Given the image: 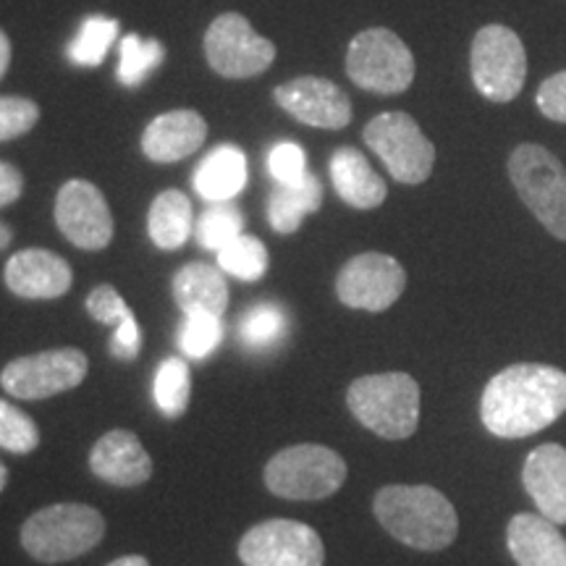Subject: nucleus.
<instances>
[{
  "mask_svg": "<svg viewBox=\"0 0 566 566\" xmlns=\"http://www.w3.org/2000/svg\"><path fill=\"white\" fill-rule=\"evenodd\" d=\"M344 480V457L317 443L289 446L265 467L268 491L289 501H323L334 495Z\"/></svg>",
  "mask_w": 566,
  "mask_h": 566,
  "instance_id": "423d86ee",
  "label": "nucleus"
},
{
  "mask_svg": "<svg viewBox=\"0 0 566 566\" xmlns=\"http://www.w3.org/2000/svg\"><path fill=\"white\" fill-rule=\"evenodd\" d=\"M244 229V216L229 202H212L197 221V242H200L205 250L221 252L226 244H231L233 239L242 237Z\"/></svg>",
  "mask_w": 566,
  "mask_h": 566,
  "instance_id": "7c9ffc66",
  "label": "nucleus"
},
{
  "mask_svg": "<svg viewBox=\"0 0 566 566\" xmlns=\"http://www.w3.org/2000/svg\"><path fill=\"white\" fill-rule=\"evenodd\" d=\"M87 354L66 346V349L38 352L13 359L0 373V386L13 399L42 401L51 399L55 394L82 386V380L87 378Z\"/></svg>",
  "mask_w": 566,
  "mask_h": 566,
  "instance_id": "9b49d317",
  "label": "nucleus"
},
{
  "mask_svg": "<svg viewBox=\"0 0 566 566\" xmlns=\"http://www.w3.org/2000/svg\"><path fill=\"white\" fill-rule=\"evenodd\" d=\"M147 231L155 247L174 252L187 244L192 233V202L179 189H166L155 197L147 212Z\"/></svg>",
  "mask_w": 566,
  "mask_h": 566,
  "instance_id": "393cba45",
  "label": "nucleus"
},
{
  "mask_svg": "<svg viewBox=\"0 0 566 566\" xmlns=\"http://www.w3.org/2000/svg\"><path fill=\"white\" fill-rule=\"evenodd\" d=\"M470 69L485 101L512 103L527 80V53L520 34L504 24L483 27L472 40Z\"/></svg>",
  "mask_w": 566,
  "mask_h": 566,
  "instance_id": "1a4fd4ad",
  "label": "nucleus"
},
{
  "mask_svg": "<svg viewBox=\"0 0 566 566\" xmlns=\"http://www.w3.org/2000/svg\"><path fill=\"white\" fill-rule=\"evenodd\" d=\"M223 321L221 315H187L181 331H179V346L187 357L205 359L218 349V344L223 342Z\"/></svg>",
  "mask_w": 566,
  "mask_h": 566,
  "instance_id": "2f4dec72",
  "label": "nucleus"
},
{
  "mask_svg": "<svg viewBox=\"0 0 566 566\" xmlns=\"http://www.w3.org/2000/svg\"><path fill=\"white\" fill-rule=\"evenodd\" d=\"M38 122L40 108L30 97H0V142L24 137Z\"/></svg>",
  "mask_w": 566,
  "mask_h": 566,
  "instance_id": "72a5a7b5",
  "label": "nucleus"
},
{
  "mask_svg": "<svg viewBox=\"0 0 566 566\" xmlns=\"http://www.w3.org/2000/svg\"><path fill=\"white\" fill-rule=\"evenodd\" d=\"M506 543L516 566H566V537L541 514L512 516Z\"/></svg>",
  "mask_w": 566,
  "mask_h": 566,
  "instance_id": "aec40b11",
  "label": "nucleus"
},
{
  "mask_svg": "<svg viewBox=\"0 0 566 566\" xmlns=\"http://www.w3.org/2000/svg\"><path fill=\"white\" fill-rule=\"evenodd\" d=\"M11 239H13V231L3 221H0V252L11 244Z\"/></svg>",
  "mask_w": 566,
  "mask_h": 566,
  "instance_id": "79ce46f5",
  "label": "nucleus"
},
{
  "mask_svg": "<svg viewBox=\"0 0 566 566\" xmlns=\"http://www.w3.org/2000/svg\"><path fill=\"white\" fill-rule=\"evenodd\" d=\"M71 265L61 254L38 250H21L6 263V286L21 300H59L71 289Z\"/></svg>",
  "mask_w": 566,
  "mask_h": 566,
  "instance_id": "dca6fc26",
  "label": "nucleus"
},
{
  "mask_svg": "<svg viewBox=\"0 0 566 566\" xmlns=\"http://www.w3.org/2000/svg\"><path fill=\"white\" fill-rule=\"evenodd\" d=\"M87 313L92 315V321L113 325V328H118V325L134 317L129 304L124 302V296L118 294L111 283L92 289V294L87 296Z\"/></svg>",
  "mask_w": 566,
  "mask_h": 566,
  "instance_id": "c9c22d12",
  "label": "nucleus"
},
{
  "mask_svg": "<svg viewBox=\"0 0 566 566\" xmlns=\"http://www.w3.org/2000/svg\"><path fill=\"white\" fill-rule=\"evenodd\" d=\"M247 187V155L237 145H221L205 155L195 171V189L208 202H229Z\"/></svg>",
  "mask_w": 566,
  "mask_h": 566,
  "instance_id": "5701e85b",
  "label": "nucleus"
},
{
  "mask_svg": "<svg viewBox=\"0 0 566 566\" xmlns=\"http://www.w3.org/2000/svg\"><path fill=\"white\" fill-rule=\"evenodd\" d=\"M55 223L80 250H105L113 239V216L105 195L92 181L71 179L55 197Z\"/></svg>",
  "mask_w": 566,
  "mask_h": 566,
  "instance_id": "4468645a",
  "label": "nucleus"
},
{
  "mask_svg": "<svg viewBox=\"0 0 566 566\" xmlns=\"http://www.w3.org/2000/svg\"><path fill=\"white\" fill-rule=\"evenodd\" d=\"M24 192V176L17 166L0 160V208L13 205Z\"/></svg>",
  "mask_w": 566,
  "mask_h": 566,
  "instance_id": "58836bf2",
  "label": "nucleus"
},
{
  "mask_svg": "<svg viewBox=\"0 0 566 566\" xmlns=\"http://www.w3.org/2000/svg\"><path fill=\"white\" fill-rule=\"evenodd\" d=\"M139 349H142V328L134 317L118 325V328H113V342H111L113 357L134 359L139 354Z\"/></svg>",
  "mask_w": 566,
  "mask_h": 566,
  "instance_id": "4c0bfd02",
  "label": "nucleus"
},
{
  "mask_svg": "<svg viewBox=\"0 0 566 566\" xmlns=\"http://www.w3.org/2000/svg\"><path fill=\"white\" fill-rule=\"evenodd\" d=\"M373 509L386 533L409 548L443 551L459 535L454 504L430 485H388Z\"/></svg>",
  "mask_w": 566,
  "mask_h": 566,
  "instance_id": "f03ea898",
  "label": "nucleus"
},
{
  "mask_svg": "<svg viewBox=\"0 0 566 566\" xmlns=\"http://www.w3.org/2000/svg\"><path fill=\"white\" fill-rule=\"evenodd\" d=\"M268 171L275 184H296L307 176V153L296 142H279L268 153Z\"/></svg>",
  "mask_w": 566,
  "mask_h": 566,
  "instance_id": "f704fd0d",
  "label": "nucleus"
},
{
  "mask_svg": "<svg viewBox=\"0 0 566 566\" xmlns=\"http://www.w3.org/2000/svg\"><path fill=\"white\" fill-rule=\"evenodd\" d=\"M90 467L97 478L111 485L134 488L153 475V459L132 430H111L92 446Z\"/></svg>",
  "mask_w": 566,
  "mask_h": 566,
  "instance_id": "6ab92c4d",
  "label": "nucleus"
},
{
  "mask_svg": "<svg viewBox=\"0 0 566 566\" xmlns=\"http://www.w3.org/2000/svg\"><path fill=\"white\" fill-rule=\"evenodd\" d=\"M155 405L168 420H179L187 412L189 396H192V378H189V365L181 357L163 359L158 373H155Z\"/></svg>",
  "mask_w": 566,
  "mask_h": 566,
  "instance_id": "bb28decb",
  "label": "nucleus"
},
{
  "mask_svg": "<svg viewBox=\"0 0 566 566\" xmlns=\"http://www.w3.org/2000/svg\"><path fill=\"white\" fill-rule=\"evenodd\" d=\"M108 566H150L145 556H122L116 558V562H111Z\"/></svg>",
  "mask_w": 566,
  "mask_h": 566,
  "instance_id": "a19ab883",
  "label": "nucleus"
},
{
  "mask_svg": "<svg viewBox=\"0 0 566 566\" xmlns=\"http://www.w3.org/2000/svg\"><path fill=\"white\" fill-rule=\"evenodd\" d=\"M118 38V21L111 17H87L71 40L69 59L74 66H101Z\"/></svg>",
  "mask_w": 566,
  "mask_h": 566,
  "instance_id": "cd10ccee",
  "label": "nucleus"
},
{
  "mask_svg": "<svg viewBox=\"0 0 566 566\" xmlns=\"http://www.w3.org/2000/svg\"><path fill=\"white\" fill-rule=\"evenodd\" d=\"M365 145L384 160L399 184L415 187L428 181L436 166V147L409 113L388 111L375 116L363 132Z\"/></svg>",
  "mask_w": 566,
  "mask_h": 566,
  "instance_id": "6e6552de",
  "label": "nucleus"
},
{
  "mask_svg": "<svg viewBox=\"0 0 566 566\" xmlns=\"http://www.w3.org/2000/svg\"><path fill=\"white\" fill-rule=\"evenodd\" d=\"M166 59V48L158 40H142L139 34H126L122 40V61L116 76L126 87H139Z\"/></svg>",
  "mask_w": 566,
  "mask_h": 566,
  "instance_id": "c756f323",
  "label": "nucleus"
},
{
  "mask_svg": "<svg viewBox=\"0 0 566 566\" xmlns=\"http://www.w3.org/2000/svg\"><path fill=\"white\" fill-rule=\"evenodd\" d=\"M415 55L391 30L373 27L359 32L346 51V74L359 90L375 95H399L415 82Z\"/></svg>",
  "mask_w": 566,
  "mask_h": 566,
  "instance_id": "0eeeda50",
  "label": "nucleus"
},
{
  "mask_svg": "<svg viewBox=\"0 0 566 566\" xmlns=\"http://www.w3.org/2000/svg\"><path fill=\"white\" fill-rule=\"evenodd\" d=\"M105 535V520L87 504H53L21 527V546L34 562L63 564L90 554Z\"/></svg>",
  "mask_w": 566,
  "mask_h": 566,
  "instance_id": "20e7f679",
  "label": "nucleus"
},
{
  "mask_svg": "<svg viewBox=\"0 0 566 566\" xmlns=\"http://www.w3.org/2000/svg\"><path fill=\"white\" fill-rule=\"evenodd\" d=\"M535 105L543 116L556 124H566V71L548 76L546 82L537 87Z\"/></svg>",
  "mask_w": 566,
  "mask_h": 566,
  "instance_id": "e433bc0d",
  "label": "nucleus"
},
{
  "mask_svg": "<svg viewBox=\"0 0 566 566\" xmlns=\"http://www.w3.org/2000/svg\"><path fill=\"white\" fill-rule=\"evenodd\" d=\"M512 179L520 200L556 239L566 242V168L554 153L535 142H525L509 158Z\"/></svg>",
  "mask_w": 566,
  "mask_h": 566,
  "instance_id": "39448f33",
  "label": "nucleus"
},
{
  "mask_svg": "<svg viewBox=\"0 0 566 566\" xmlns=\"http://www.w3.org/2000/svg\"><path fill=\"white\" fill-rule=\"evenodd\" d=\"M564 412L566 373L537 363H520L495 373L480 399L488 433L509 441L541 433Z\"/></svg>",
  "mask_w": 566,
  "mask_h": 566,
  "instance_id": "f257e3e1",
  "label": "nucleus"
},
{
  "mask_svg": "<svg viewBox=\"0 0 566 566\" xmlns=\"http://www.w3.org/2000/svg\"><path fill=\"white\" fill-rule=\"evenodd\" d=\"M6 483H9V470H6V467L0 464V491H3Z\"/></svg>",
  "mask_w": 566,
  "mask_h": 566,
  "instance_id": "37998d69",
  "label": "nucleus"
},
{
  "mask_svg": "<svg viewBox=\"0 0 566 566\" xmlns=\"http://www.w3.org/2000/svg\"><path fill=\"white\" fill-rule=\"evenodd\" d=\"M323 205V184L315 174H307L296 184H279L268 197V221L275 233H296L302 221Z\"/></svg>",
  "mask_w": 566,
  "mask_h": 566,
  "instance_id": "b1692460",
  "label": "nucleus"
},
{
  "mask_svg": "<svg viewBox=\"0 0 566 566\" xmlns=\"http://www.w3.org/2000/svg\"><path fill=\"white\" fill-rule=\"evenodd\" d=\"M407 273L391 254L363 252L342 268L336 294L342 304L365 313H386L405 294Z\"/></svg>",
  "mask_w": 566,
  "mask_h": 566,
  "instance_id": "ddd939ff",
  "label": "nucleus"
},
{
  "mask_svg": "<svg viewBox=\"0 0 566 566\" xmlns=\"http://www.w3.org/2000/svg\"><path fill=\"white\" fill-rule=\"evenodd\" d=\"M208 139V122L197 111L160 113L142 134V153L153 163H179L195 155Z\"/></svg>",
  "mask_w": 566,
  "mask_h": 566,
  "instance_id": "a211bd4d",
  "label": "nucleus"
},
{
  "mask_svg": "<svg viewBox=\"0 0 566 566\" xmlns=\"http://www.w3.org/2000/svg\"><path fill=\"white\" fill-rule=\"evenodd\" d=\"M40 446V430L30 415L0 399V449L11 454H32Z\"/></svg>",
  "mask_w": 566,
  "mask_h": 566,
  "instance_id": "473e14b6",
  "label": "nucleus"
},
{
  "mask_svg": "<svg viewBox=\"0 0 566 566\" xmlns=\"http://www.w3.org/2000/svg\"><path fill=\"white\" fill-rule=\"evenodd\" d=\"M239 558L244 566H323L325 548L304 522L268 520L239 541Z\"/></svg>",
  "mask_w": 566,
  "mask_h": 566,
  "instance_id": "f8f14e48",
  "label": "nucleus"
},
{
  "mask_svg": "<svg viewBox=\"0 0 566 566\" xmlns=\"http://www.w3.org/2000/svg\"><path fill=\"white\" fill-rule=\"evenodd\" d=\"M273 101L304 126L338 132L352 122V101L336 82L323 76H296L273 90Z\"/></svg>",
  "mask_w": 566,
  "mask_h": 566,
  "instance_id": "2eb2a0df",
  "label": "nucleus"
},
{
  "mask_svg": "<svg viewBox=\"0 0 566 566\" xmlns=\"http://www.w3.org/2000/svg\"><path fill=\"white\" fill-rule=\"evenodd\" d=\"M289 334V313L275 302H260L239 321V342L252 352H268Z\"/></svg>",
  "mask_w": 566,
  "mask_h": 566,
  "instance_id": "a878e982",
  "label": "nucleus"
},
{
  "mask_svg": "<svg viewBox=\"0 0 566 566\" xmlns=\"http://www.w3.org/2000/svg\"><path fill=\"white\" fill-rule=\"evenodd\" d=\"M174 300L184 315H223L229 307V283L221 268L189 263L174 275Z\"/></svg>",
  "mask_w": 566,
  "mask_h": 566,
  "instance_id": "4be33fe9",
  "label": "nucleus"
},
{
  "mask_svg": "<svg viewBox=\"0 0 566 566\" xmlns=\"http://www.w3.org/2000/svg\"><path fill=\"white\" fill-rule=\"evenodd\" d=\"M331 181L336 195L354 210H375L386 202L388 187L357 147H338L331 155Z\"/></svg>",
  "mask_w": 566,
  "mask_h": 566,
  "instance_id": "412c9836",
  "label": "nucleus"
},
{
  "mask_svg": "<svg viewBox=\"0 0 566 566\" xmlns=\"http://www.w3.org/2000/svg\"><path fill=\"white\" fill-rule=\"evenodd\" d=\"M352 415L386 441H405L420 424V386L407 373L363 375L346 391Z\"/></svg>",
  "mask_w": 566,
  "mask_h": 566,
  "instance_id": "7ed1b4c3",
  "label": "nucleus"
},
{
  "mask_svg": "<svg viewBox=\"0 0 566 566\" xmlns=\"http://www.w3.org/2000/svg\"><path fill=\"white\" fill-rule=\"evenodd\" d=\"M205 59L223 80H252L273 66L275 45L242 13H221L205 32Z\"/></svg>",
  "mask_w": 566,
  "mask_h": 566,
  "instance_id": "9d476101",
  "label": "nucleus"
},
{
  "mask_svg": "<svg viewBox=\"0 0 566 566\" xmlns=\"http://www.w3.org/2000/svg\"><path fill=\"white\" fill-rule=\"evenodd\" d=\"M9 63H11V40L9 34L0 30V80H3V74L9 71Z\"/></svg>",
  "mask_w": 566,
  "mask_h": 566,
  "instance_id": "ea45409f",
  "label": "nucleus"
},
{
  "mask_svg": "<svg viewBox=\"0 0 566 566\" xmlns=\"http://www.w3.org/2000/svg\"><path fill=\"white\" fill-rule=\"evenodd\" d=\"M268 265H271V258H268L265 244L250 233H242L218 252V268L239 281H260L268 273Z\"/></svg>",
  "mask_w": 566,
  "mask_h": 566,
  "instance_id": "c85d7f7f",
  "label": "nucleus"
},
{
  "mask_svg": "<svg viewBox=\"0 0 566 566\" xmlns=\"http://www.w3.org/2000/svg\"><path fill=\"white\" fill-rule=\"evenodd\" d=\"M522 485L541 516L554 525H566V449L558 443H543L530 451Z\"/></svg>",
  "mask_w": 566,
  "mask_h": 566,
  "instance_id": "f3484780",
  "label": "nucleus"
}]
</instances>
